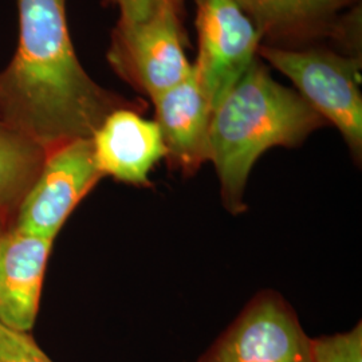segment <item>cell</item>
Here are the masks:
<instances>
[{"mask_svg": "<svg viewBox=\"0 0 362 362\" xmlns=\"http://www.w3.org/2000/svg\"><path fill=\"white\" fill-rule=\"evenodd\" d=\"M67 0H16L19 40L0 71V119L27 139L54 148L91 139L105 118L132 101L97 83L81 65L69 33Z\"/></svg>", "mask_w": 362, "mask_h": 362, "instance_id": "6da1fadb", "label": "cell"}, {"mask_svg": "<svg viewBox=\"0 0 362 362\" xmlns=\"http://www.w3.org/2000/svg\"><path fill=\"white\" fill-rule=\"evenodd\" d=\"M327 125L297 90L282 86L255 59L214 110L208 161L214 164L224 208L247 209V181L255 163L274 146L296 148Z\"/></svg>", "mask_w": 362, "mask_h": 362, "instance_id": "7a4b0ae2", "label": "cell"}, {"mask_svg": "<svg viewBox=\"0 0 362 362\" xmlns=\"http://www.w3.org/2000/svg\"><path fill=\"white\" fill-rule=\"evenodd\" d=\"M258 54L294 83L299 95L327 124L339 130L350 155L361 164V57L267 45H260Z\"/></svg>", "mask_w": 362, "mask_h": 362, "instance_id": "3957f363", "label": "cell"}, {"mask_svg": "<svg viewBox=\"0 0 362 362\" xmlns=\"http://www.w3.org/2000/svg\"><path fill=\"white\" fill-rule=\"evenodd\" d=\"M182 3L165 1L140 23L117 22L106 52L117 76L151 100L192 74L181 27Z\"/></svg>", "mask_w": 362, "mask_h": 362, "instance_id": "277c9868", "label": "cell"}, {"mask_svg": "<svg viewBox=\"0 0 362 362\" xmlns=\"http://www.w3.org/2000/svg\"><path fill=\"white\" fill-rule=\"evenodd\" d=\"M310 339L285 298L263 290L197 362H311Z\"/></svg>", "mask_w": 362, "mask_h": 362, "instance_id": "5b68a950", "label": "cell"}, {"mask_svg": "<svg viewBox=\"0 0 362 362\" xmlns=\"http://www.w3.org/2000/svg\"><path fill=\"white\" fill-rule=\"evenodd\" d=\"M194 4L199 54L194 73L215 110L257 59L262 37L235 0Z\"/></svg>", "mask_w": 362, "mask_h": 362, "instance_id": "8992f818", "label": "cell"}, {"mask_svg": "<svg viewBox=\"0 0 362 362\" xmlns=\"http://www.w3.org/2000/svg\"><path fill=\"white\" fill-rule=\"evenodd\" d=\"M103 177L91 139L54 148L22 200L13 224L26 233L55 240L74 208Z\"/></svg>", "mask_w": 362, "mask_h": 362, "instance_id": "52a82bcc", "label": "cell"}, {"mask_svg": "<svg viewBox=\"0 0 362 362\" xmlns=\"http://www.w3.org/2000/svg\"><path fill=\"white\" fill-rule=\"evenodd\" d=\"M91 143L103 176L136 187H149V173L167 156L157 122L132 107L117 109L106 117Z\"/></svg>", "mask_w": 362, "mask_h": 362, "instance_id": "ba28073f", "label": "cell"}, {"mask_svg": "<svg viewBox=\"0 0 362 362\" xmlns=\"http://www.w3.org/2000/svg\"><path fill=\"white\" fill-rule=\"evenodd\" d=\"M54 240L11 223L0 236V324L28 333L37 321Z\"/></svg>", "mask_w": 362, "mask_h": 362, "instance_id": "9c48e42d", "label": "cell"}, {"mask_svg": "<svg viewBox=\"0 0 362 362\" xmlns=\"http://www.w3.org/2000/svg\"><path fill=\"white\" fill-rule=\"evenodd\" d=\"M155 121L167 149L169 168L184 176L197 173L208 161V134L214 107L192 74L152 98Z\"/></svg>", "mask_w": 362, "mask_h": 362, "instance_id": "30bf717a", "label": "cell"}, {"mask_svg": "<svg viewBox=\"0 0 362 362\" xmlns=\"http://www.w3.org/2000/svg\"><path fill=\"white\" fill-rule=\"evenodd\" d=\"M257 27L262 45L300 49L336 35L339 13L360 0H235Z\"/></svg>", "mask_w": 362, "mask_h": 362, "instance_id": "8fae6325", "label": "cell"}, {"mask_svg": "<svg viewBox=\"0 0 362 362\" xmlns=\"http://www.w3.org/2000/svg\"><path fill=\"white\" fill-rule=\"evenodd\" d=\"M47 151L0 119V220L11 224Z\"/></svg>", "mask_w": 362, "mask_h": 362, "instance_id": "7c38bea8", "label": "cell"}, {"mask_svg": "<svg viewBox=\"0 0 362 362\" xmlns=\"http://www.w3.org/2000/svg\"><path fill=\"white\" fill-rule=\"evenodd\" d=\"M311 362H362V325L348 333L310 339Z\"/></svg>", "mask_w": 362, "mask_h": 362, "instance_id": "4fadbf2b", "label": "cell"}, {"mask_svg": "<svg viewBox=\"0 0 362 362\" xmlns=\"http://www.w3.org/2000/svg\"><path fill=\"white\" fill-rule=\"evenodd\" d=\"M0 362H52L26 332L0 324Z\"/></svg>", "mask_w": 362, "mask_h": 362, "instance_id": "5bb4252c", "label": "cell"}, {"mask_svg": "<svg viewBox=\"0 0 362 362\" xmlns=\"http://www.w3.org/2000/svg\"><path fill=\"white\" fill-rule=\"evenodd\" d=\"M109 6H117L119 10L118 22L140 23L149 19L157 8L169 0H104ZM182 3L184 0H172Z\"/></svg>", "mask_w": 362, "mask_h": 362, "instance_id": "9a60e30c", "label": "cell"}, {"mask_svg": "<svg viewBox=\"0 0 362 362\" xmlns=\"http://www.w3.org/2000/svg\"><path fill=\"white\" fill-rule=\"evenodd\" d=\"M10 224H6L3 220H0V236H1V233H4V230L8 227Z\"/></svg>", "mask_w": 362, "mask_h": 362, "instance_id": "2e32d148", "label": "cell"}]
</instances>
